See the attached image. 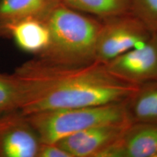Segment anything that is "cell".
I'll list each match as a JSON object with an SVG mask.
<instances>
[{"label": "cell", "instance_id": "cell-1", "mask_svg": "<svg viewBox=\"0 0 157 157\" xmlns=\"http://www.w3.org/2000/svg\"><path fill=\"white\" fill-rule=\"evenodd\" d=\"M13 74L21 88L18 111L23 115L125 101L139 86L114 76L97 60L69 66L36 57L17 66Z\"/></svg>", "mask_w": 157, "mask_h": 157}, {"label": "cell", "instance_id": "cell-2", "mask_svg": "<svg viewBox=\"0 0 157 157\" xmlns=\"http://www.w3.org/2000/svg\"><path fill=\"white\" fill-rule=\"evenodd\" d=\"M50 42L36 57L56 64L82 66L95 61L102 21L62 2L44 19Z\"/></svg>", "mask_w": 157, "mask_h": 157}, {"label": "cell", "instance_id": "cell-3", "mask_svg": "<svg viewBox=\"0 0 157 157\" xmlns=\"http://www.w3.org/2000/svg\"><path fill=\"white\" fill-rule=\"evenodd\" d=\"M125 101L46 110L24 116L41 143H56L69 135L97 125L129 122Z\"/></svg>", "mask_w": 157, "mask_h": 157}, {"label": "cell", "instance_id": "cell-4", "mask_svg": "<svg viewBox=\"0 0 157 157\" xmlns=\"http://www.w3.org/2000/svg\"><path fill=\"white\" fill-rule=\"evenodd\" d=\"M101 21L95 60L103 63L133 48H144L154 33L131 13Z\"/></svg>", "mask_w": 157, "mask_h": 157}, {"label": "cell", "instance_id": "cell-5", "mask_svg": "<svg viewBox=\"0 0 157 157\" xmlns=\"http://www.w3.org/2000/svg\"><path fill=\"white\" fill-rule=\"evenodd\" d=\"M113 75L136 85L157 80V32L146 46L132 49L105 63Z\"/></svg>", "mask_w": 157, "mask_h": 157}, {"label": "cell", "instance_id": "cell-6", "mask_svg": "<svg viewBox=\"0 0 157 157\" xmlns=\"http://www.w3.org/2000/svg\"><path fill=\"white\" fill-rule=\"evenodd\" d=\"M41 142L18 111L0 114V157H36Z\"/></svg>", "mask_w": 157, "mask_h": 157}, {"label": "cell", "instance_id": "cell-7", "mask_svg": "<svg viewBox=\"0 0 157 157\" xmlns=\"http://www.w3.org/2000/svg\"><path fill=\"white\" fill-rule=\"evenodd\" d=\"M129 123L97 125L69 135L56 143L71 157H98L120 138Z\"/></svg>", "mask_w": 157, "mask_h": 157}, {"label": "cell", "instance_id": "cell-8", "mask_svg": "<svg viewBox=\"0 0 157 157\" xmlns=\"http://www.w3.org/2000/svg\"><path fill=\"white\" fill-rule=\"evenodd\" d=\"M157 123L130 122L120 138L98 157H156Z\"/></svg>", "mask_w": 157, "mask_h": 157}, {"label": "cell", "instance_id": "cell-9", "mask_svg": "<svg viewBox=\"0 0 157 157\" xmlns=\"http://www.w3.org/2000/svg\"><path fill=\"white\" fill-rule=\"evenodd\" d=\"M62 0H0V36L7 37L12 25L26 19L44 21Z\"/></svg>", "mask_w": 157, "mask_h": 157}, {"label": "cell", "instance_id": "cell-10", "mask_svg": "<svg viewBox=\"0 0 157 157\" xmlns=\"http://www.w3.org/2000/svg\"><path fill=\"white\" fill-rule=\"evenodd\" d=\"M7 38H13L17 47L25 52L38 55L48 47L50 31L44 21L26 19L12 25Z\"/></svg>", "mask_w": 157, "mask_h": 157}, {"label": "cell", "instance_id": "cell-11", "mask_svg": "<svg viewBox=\"0 0 157 157\" xmlns=\"http://www.w3.org/2000/svg\"><path fill=\"white\" fill-rule=\"evenodd\" d=\"M125 107L129 122L157 123V80L140 84Z\"/></svg>", "mask_w": 157, "mask_h": 157}, {"label": "cell", "instance_id": "cell-12", "mask_svg": "<svg viewBox=\"0 0 157 157\" xmlns=\"http://www.w3.org/2000/svg\"><path fill=\"white\" fill-rule=\"evenodd\" d=\"M62 2L101 20L130 13V0H62Z\"/></svg>", "mask_w": 157, "mask_h": 157}, {"label": "cell", "instance_id": "cell-13", "mask_svg": "<svg viewBox=\"0 0 157 157\" xmlns=\"http://www.w3.org/2000/svg\"><path fill=\"white\" fill-rule=\"evenodd\" d=\"M21 100L20 84L13 74L0 73V114L18 111Z\"/></svg>", "mask_w": 157, "mask_h": 157}, {"label": "cell", "instance_id": "cell-14", "mask_svg": "<svg viewBox=\"0 0 157 157\" xmlns=\"http://www.w3.org/2000/svg\"><path fill=\"white\" fill-rule=\"evenodd\" d=\"M130 13L153 32H157V0H130Z\"/></svg>", "mask_w": 157, "mask_h": 157}, {"label": "cell", "instance_id": "cell-15", "mask_svg": "<svg viewBox=\"0 0 157 157\" xmlns=\"http://www.w3.org/2000/svg\"><path fill=\"white\" fill-rule=\"evenodd\" d=\"M36 157H71L57 143H41Z\"/></svg>", "mask_w": 157, "mask_h": 157}, {"label": "cell", "instance_id": "cell-16", "mask_svg": "<svg viewBox=\"0 0 157 157\" xmlns=\"http://www.w3.org/2000/svg\"><path fill=\"white\" fill-rule=\"evenodd\" d=\"M156 157H157V156H156Z\"/></svg>", "mask_w": 157, "mask_h": 157}]
</instances>
